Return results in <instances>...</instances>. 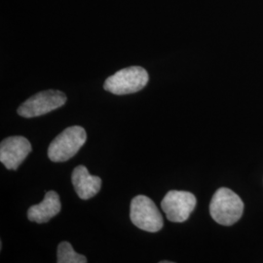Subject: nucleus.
Wrapping results in <instances>:
<instances>
[{"instance_id":"1","label":"nucleus","mask_w":263,"mask_h":263,"mask_svg":"<svg viewBox=\"0 0 263 263\" xmlns=\"http://www.w3.org/2000/svg\"><path fill=\"white\" fill-rule=\"evenodd\" d=\"M243 212L242 199L229 188L217 189L210 203L211 216L220 226H233L241 218Z\"/></svg>"},{"instance_id":"2","label":"nucleus","mask_w":263,"mask_h":263,"mask_svg":"<svg viewBox=\"0 0 263 263\" xmlns=\"http://www.w3.org/2000/svg\"><path fill=\"white\" fill-rule=\"evenodd\" d=\"M148 80L149 76L143 67L130 66L109 76L104 82V88L105 91L118 96L134 94L142 90Z\"/></svg>"},{"instance_id":"3","label":"nucleus","mask_w":263,"mask_h":263,"mask_svg":"<svg viewBox=\"0 0 263 263\" xmlns=\"http://www.w3.org/2000/svg\"><path fill=\"white\" fill-rule=\"evenodd\" d=\"M87 140L84 128L71 126L66 128L50 143L48 157L53 162H65L72 158Z\"/></svg>"},{"instance_id":"4","label":"nucleus","mask_w":263,"mask_h":263,"mask_svg":"<svg viewBox=\"0 0 263 263\" xmlns=\"http://www.w3.org/2000/svg\"><path fill=\"white\" fill-rule=\"evenodd\" d=\"M130 217L134 226L147 232H158L164 226L158 208L145 195H138L132 200Z\"/></svg>"},{"instance_id":"5","label":"nucleus","mask_w":263,"mask_h":263,"mask_svg":"<svg viewBox=\"0 0 263 263\" xmlns=\"http://www.w3.org/2000/svg\"><path fill=\"white\" fill-rule=\"evenodd\" d=\"M67 101L66 95L58 90H47L33 95L18 108L24 118H33L60 108Z\"/></svg>"},{"instance_id":"6","label":"nucleus","mask_w":263,"mask_h":263,"mask_svg":"<svg viewBox=\"0 0 263 263\" xmlns=\"http://www.w3.org/2000/svg\"><path fill=\"white\" fill-rule=\"evenodd\" d=\"M197 200L188 191L171 190L161 202V208L172 222H184L196 207Z\"/></svg>"},{"instance_id":"7","label":"nucleus","mask_w":263,"mask_h":263,"mask_svg":"<svg viewBox=\"0 0 263 263\" xmlns=\"http://www.w3.org/2000/svg\"><path fill=\"white\" fill-rule=\"evenodd\" d=\"M31 144L22 136L9 137L1 141L0 161L8 170H17L31 152Z\"/></svg>"},{"instance_id":"8","label":"nucleus","mask_w":263,"mask_h":263,"mask_svg":"<svg viewBox=\"0 0 263 263\" xmlns=\"http://www.w3.org/2000/svg\"><path fill=\"white\" fill-rule=\"evenodd\" d=\"M71 181L76 189V194L82 200H88L96 196L102 187V179L100 177L91 176L88 169L79 165L72 172Z\"/></svg>"},{"instance_id":"9","label":"nucleus","mask_w":263,"mask_h":263,"mask_svg":"<svg viewBox=\"0 0 263 263\" xmlns=\"http://www.w3.org/2000/svg\"><path fill=\"white\" fill-rule=\"evenodd\" d=\"M61 212L60 196L55 191H48L41 203L28 209V217L30 221L45 223Z\"/></svg>"},{"instance_id":"10","label":"nucleus","mask_w":263,"mask_h":263,"mask_svg":"<svg viewBox=\"0 0 263 263\" xmlns=\"http://www.w3.org/2000/svg\"><path fill=\"white\" fill-rule=\"evenodd\" d=\"M57 258L58 263H86L88 261L86 256L77 254L72 246L66 241L58 246Z\"/></svg>"}]
</instances>
